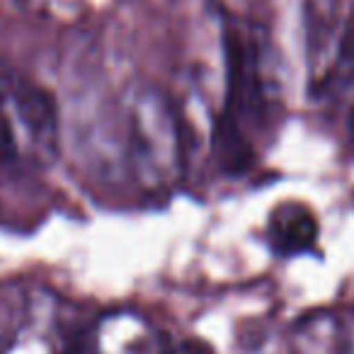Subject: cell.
Masks as SVG:
<instances>
[{"mask_svg": "<svg viewBox=\"0 0 354 354\" xmlns=\"http://www.w3.org/2000/svg\"><path fill=\"white\" fill-rule=\"evenodd\" d=\"M226 102L214 127V151L226 172H245L257 158V141L270 136L277 124L274 85L265 66L262 44L250 30L226 22Z\"/></svg>", "mask_w": 354, "mask_h": 354, "instance_id": "1", "label": "cell"}, {"mask_svg": "<svg viewBox=\"0 0 354 354\" xmlns=\"http://www.w3.org/2000/svg\"><path fill=\"white\" fill-rule=\"evenodd\" d=\"M59 156V109L49 93L0 68V170H41Z\"/></svg>", "mask_w": 354, "mask_h": 354, "instance_id": "2", "label": "cell"}, {"mask_svg": "<svg viewBox=\"0 0 354 354\" xmlns=\"http://www.w3.org/2000/svg\"><path fill=\"white\" fill-rule=\"evenodd\" d=\"M129 160L141 187L162 189L180 172V127L158 90H143L129 107Z\"/></svg>", "mask_w": 354, "mask_h": 354, "instance_id": "3", "label": "cell"}, {"mask_svg": "<svg viewBox=\"0 0 354 354\" xmlns=\"http://www.w3.org/2000/svg\"><path fill=\"white\" fill-rule=\"evenodd\" d=\"M318 218L306 204L284 202L272 209L267 221V241L274 255L296 257L315 250L318 243Z\"/></svg>", "mask_w": 354, "mask_h": 354, "instance_id": "4", "label": "cell"}, {"mask_svg": "<svg viewBox=\"0 0 354 354\" xmlns=\"http://www.w3.org/2000/svg\"><path fill=\"white\" fill-rule=\"evenodd\" d=\"M354 354V313H342V352Z\"/></svg>", "mask_w": 354, "mask_h": 354, "instance_id": "5", "label": "cell"}, {"mask_svg": "<svg viewBox=\"0 0 354 354\" xmlns=\"http://www.w3.org/2000/svg\"><path fill=\"white\" fill-rule=\"evenodd\" d=\"M347 141L354 153V102H352V109H349V117H347Z\"/></svg>", "mask_w": 354, "mask_h": 354, "instance_id": "6", "label": "cell"}]
</instances>
